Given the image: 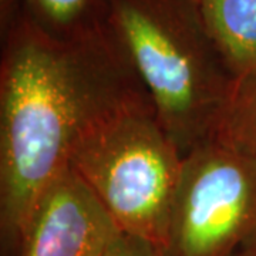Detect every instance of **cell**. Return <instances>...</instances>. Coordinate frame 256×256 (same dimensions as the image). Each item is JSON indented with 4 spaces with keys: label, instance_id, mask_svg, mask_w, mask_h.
I'll return each mask as SVG.
<instances>
[{
    "label": "cell",
    "instance_id": "6da1fadb",
    "mask_svg": "<svg viewBox=\"0 0 256 256\" xmlns=\"http://www.w3.org/2000/svg\"><path fill=\"white\" fill-rule=\"evenodd\" d=\"M144 97L107 23L58 38L24 12L12 20L0 68L3 256H18L40 198L84 136Z\"/></svg>",
    "mask_w": 256,
    "mask_h": 256
},
{
    "label": "cell",
    "instance_id": "7a4b0ae2",
    "mask_svg": "<svg viewBox=\"0 0 256 256\" xmlns=\"http://www.w3.org/2000/svg\"><path fill=\"white\" fill-rule=\"evenodd\" d=\"M106 23L181 156L212 136L235 76L200 0H106Z\"/></svg>",
    "mask_w": 256,
    "mask_h": 256
},
{
    "label": "cell",
    "instance_id": "3957f363",
    "mask_svg": "<svg viewBox=\"0 0 256 256\" xmlns=\"http://www.w3.org/2000/svg\"><path fill=\"white\" fill-rule=\"evenodd\" d=\"M182 160L144 97L92 128L76 146L70 166L121 232L162 254Z\"/></svg>",
    "mask_w": 256,
    "mask_h": 256
},
{
    "label": "cell",
    "instance_id": "277c9868",
    "mask_svg": "<svg viewBox=\"0 0 256 256\" xmlns=\"http://www.w3.org/2000/svg\"><path fill=\"white\" fill-rule=\"evenodd\" d=\"M256 235V166L208 138L184 156L162 256H232Z\"/></svg>",
    "mask_w": 256,
    "mask_h": 256
},
{
    "label": "cell",
    "instance_id": "5b68a950",
    "mask_svg": "<svg viewBox=\"0 0 256 256\" xmlns=\"http://www.w3.org/2000/svg\"><path fill=\"white\" fill-rule=\"evenodd\" d=\"M118 232L100 200L68 165L40 198L18 256H102Z\"/></svg>",
    "mask_w": 256,
    "mask_h": 256
},
{
    "label": "cell",
    "instance_id": "8992f818",
    "mask_svg": "<svg viewBox=\"0 0 256 256\" xmlns=\"http://www.w3.org/2000/svg\"><path fill=\"white\" fill-rule=\"evenodd\" d=\"M210 36L235 77L256 70V0H200Z\"/></svg>",
    "mask_w": 256,
    "mask_h": 256
},
{
    "label": "cell",
    "instance_id": "52a82bcc",
    "mask_svg": "<svg viewBox=\"0 0 256 256\" xmlns=\"http://www.w3.org/2000/svg\"><path fill=\"white\" fill-rule=\"evenodd\" d=\"M210 138L256 166V70L235 78Z\"/></svg>",
    "mask_w": 256,
    "mask_h": 256
},
{
    "label": "cell",
    "instance_id": "ba28073f",
    "mask_svg": "<svg viewBox=\"0 0 256 256\" xmlns=\"http://www.w3.org/2000/svg\"><path fill=\"white\" fill-rule=\"evenodd\" d=\"M23 12L58 38L87 34L106 24V0H22Z\"/></svg>",
    "mask_w": 256,
    "mask_h": 256
},
{
    "label": "cell",
    "instance_id": "9c48e42d",
    "mask_svg": "<svg viewBox=\"0 0 256 256\" xmlns=\"http://www.w3.org/2000/svg\"><path fill=\"white\" fill-rule=\"evenodd\" d=\"M102 256H162L154 245L144 239L121 232L114 236Z\"/></svg>",
    "mask_w": 256,
    "mask_h": 256
},
{
    "label": "cell",
    "instance_id": "30bf717a",
    "mask_svg": "<svg viewBox=\"0 0 256 256\" xmlns=\"http://www.w3.org/2000/svg\"><path fill=\"white\" fill-rule=\"evenodd\" d=\"M232 256H256V235L244 244Z\"/></svg>",
    "mask_w": 256,
    "mask_h": 256
},
{
    "label": "cell",
    "instance_id": "8fae6325",
    "mask_svg": "<svg viewBox=\"0 0 256 256\" xmlns=\"http://www.w3.org/2000/svg\"><path fill=\"white\" fill-rule=\"evenodd\" d=\"M2 2V10L4 12V10H8L10 8V4L12 3H14L16 0H0Z\"/></svg>",
    "mask_w": 256,
    "mask_h": 256
}]
</instances>
